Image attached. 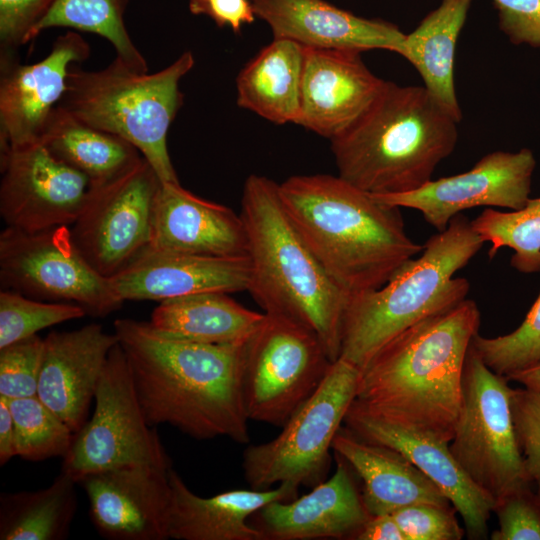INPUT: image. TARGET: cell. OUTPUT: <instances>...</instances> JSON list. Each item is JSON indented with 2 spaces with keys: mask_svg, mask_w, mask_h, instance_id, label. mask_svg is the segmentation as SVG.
Returning <instances> with one entry per match:
<instances>
[{
  "mask_svg": "<svg viewBox=\"0 0 540 540\" xmlns=\"http://www.w3.org/2000/svg\"><path fill=\"white\" fill-rule=\"evenodd\" d=\"M249 278L248 255L207 256L148 248L110 281L124 302H160L200 293L248 290Z\"/></svg>",
  "mask_w": 540,
  "mask_h": 540,
  "instance_id": "603a6c76",
  "label": "cell"
},
{
  "mask_svg": "<svg viewBox=\"0 0 540 540\" xmlns=\"http://www.w3.org/2000/svg\"><path fill=\"white\" fill-rule=\"evenodd\" d=\"M116 334L91 323L72 331H52L44 338L37 397L76 433L89 408Z\"/></svg>",
  "mask_w": 540,
  "mask_h": 540,
  "instance_id": "44dd1931",
  "label": "cell"
},
{
  "mask_svg": "<svg viewBox=\"0 0 540 540\" xmlns=\"http://www.w3.org/2000/svg\"><path fill=\"white\" fill-rule=\"evenodd\" d=\"M128 0H55L28 36L27 43L42 31L67 27L97 34L112 44L116 57L130 69L148 72L146 59L132 41L124 21Z\"/></svg>",
  "mask_w": 540,
  "mask_h": 540,
  "instance_id": "1f68e13d",
  "label": "cell"
},
{
  "mask_svg": "<svg viewBox=\"0 0 540 540\" xmlns=\"http://www.w3.org/2000/svg\"><path fill=\"white\" fill-rule=\"evenodd\" d=\"M354 540H406L392 514L371 516Z\"/></svg>",
  "mask_w": 540,
  "mask_h": 540,
  "instance_id": "ee69618b",
  "label": "cell"
},
{
  "mask_svg": "<svg viewBox=\"0 0 540 540\" xmlns=\"http://www.w3.org/2000/svg\"><path fill=\"white\" fill-rule=\"evenodd\" d=\"M18 457L29 461L65 458L75 433L37 396L7 399Z\"/></svg>",
  "mask_w": 540,
  "mask_h": 540,
  "instance_id": "836d02e7",
  "label": "cell"
},
{
  "mask_svg": "<svg viewBox=\"0 0 540 540\" xmlns=\"http://www.w3.org/2000/svg\"><path fill=\"white\" fill-rule=\"evenodd\" d=\"M472 0H442L407 34L402 57L418 71L431 96L460 122L454 83L455 51Z\"/></svg>",
  "mask_w": 540,
  "mask_h": 540,
  "instance_id": "f1b7e54d",
  "label": "cell"
},
{
  "mask_svg": "<svg viewBox=\"0 0 540 540\" xmlns=\"http://www.w3.org/2000/svg\"><path fill=\"white\" fill-rule=\"evenodd\" d=\"M471 224L482 240L490 243V259L507 247L514 252L510 260L513 268L527 274L540 272V197L530 198L519 210L486 208Z\"/></svg>",
  "mask_w": 540,
  "mask_h": 540,
  "instance_id": "d6a6232c",
  "label": "cell"
},
{
  "mask_svg": "<svg viewBox=\"0 0 540 540\" xmlns=\"http://www.w3.org/2000/svg\"><path fill=\"white\" fill-rule=\"evenodd\" d=\"M86 315L83 307L67 302L37 300L13 290L0 291V349L37 335L45 328Z\"/></svg>",
  "mask_w": 540,
  "mask_h": 540,
  "instance_id": "e575fe53",
  "label": "cell"
},
{
  "mask_svg": "<svg viewBox=\"0 0 540 540\" xmlns=\"http://www.w3.org/2000/svg\"><path fill=\"white\" fill-rule=\"evenodd\" d=\"M484 243L471 221L458 214L384 285L351 295L342 321L339 358L361 370L396 335L466 299L469 281L454 275Z\"/></svg>",
  "mask_w": 540,
  "mask_h": 540,
  "instance_id": "8992f818",
  "label": "cell"
},
{
  "mask_svg": "<svg viewBox=\"0 0 540 540\" xmlns=\"http://www.w3.org/2000/svg\"><path fill=\"white\" fill-rule=\"evenodd\" d=\"M77 482L61 471L46 488L0 496V540H63L77 511Z\"/></svg>",
  "mask_w": 540,
  "mask_h": 540,
  "instance_id": "4dcf8cb0",
  "label": "cell"
},
{
  "mask_svg": "<svg viewBox=\"0 0 540 540\" xmlns=\"http://www.w3.org/2000/svg\"><path fill=\"white\" fill-rule=\"evenodd\" d=\"M149 249L207 256H245L248 255V241L240 214L194 195L180 182H162Z\"/></svg>",
  "mask_w": 540,
  "mask_h": 540,
  "instance_id": "cb8c5ba5",
  "label": "cell"
},
{
  "mask_svg": "<svg viewBox=\"0 0 540 540\" xmlns=\"http://www.w3.org/2000/svg\"><path fill=\"white\" fill-rule=\"evenodd\" d=\"M304 54L299 43L274 38L239 72L238 106L278 125L297 124Z\"/></svg>",
  "mask_w": 540,
  "mask_h": 540,
  "instance_id": "83f0119b",
  "label": "cell"
},
{
  "mask_svg": "<svg viewBox=\"0 0 540 540\" xmlns=\"http://www.w3.org/2000/svg\"><path fill=\"white\" fill-rule=\"evenodd\" d=\"M17 456L13 416L6 398L0 396V465Z\"/></svg>",
  "mask_w": 540,
  "mask_h": 540,
  "instance_id": "f6af8a7d",
  "label": "cell"
},
{
  "mask_svg": "<svg viewBox=\"0 0 540 540\" xmlns=\"http://www.w3.org/2000/svg\"><path fill=\"white\" fill-rule=\"evenodd\" d=\"M499 527L492 540H540V494L533 484L521 486L495 500Z\"/></svg>",
  "mask_w": 540,
  "mask_h": 540,
  "instance_id": "74e56055",
  "label": "cell"
},
{
  "mask_svg": "<svg viewBox=\"0 0 540 540\" xmlns=\"http://www.w3.org/2000/svg\"><path fill=\"white\" fill-rule=\"evenodd\" d=\"M250 261L248 290L266 314L315 332L330 360L340 354L350 295L327 273L288 215L279 184L257 175L244 183L241 213Z\"/></svg>",
  "mask_w": 540,
  "mask_h": 540,
  "instance_id": "277c9868",
  "label": "cell"
},
{
  "mask_svg": "<svg viewBox=\"0 0 540 540\" xmlns=\"http://www.w3.org/2000/svg\"><path fill=\"white\" fill-rule=\"evenodd\" d=\"M171 466L134 465L82 477L96 531L108 540H167Z\"/></svg>",
  "mask_w": 540,
  "mask_h": 540,
  "instance_id": "2e32d148",
  "label": "cell"
},
{
  "mask_svg": "<svg viewBox=\"0 0 540 540\" xmlns=\"http://www.w3.org/2000/svg\"><path fill=\"white\" fill-rule=\"evenodd\" d=\"M40 142L59 160L101 182L137 162L141 153L128 141L87 125L59 107L52 113Z\"/></svg>",
  "mask_w": 540,
  "mask_h": 540,
  "instance_id": "f546056e",
  "label": "cell"
},
{
  "mask_svg": "<svg viewBox=\"0 0 540 540\" xmlns=\"http://www.w3.org/2000/svg\"><path fill=\"white\" fill-rule=\"evenodd\" d=\"M332 449L361 478L362 499L371 516L418 503L452 505L430 478L390 447L364 440L341 426Z\"/></svg>",
  "mask_w": 540,
  "mask_h": 540,
  "instance_id": "484cf974",
  "label": "cell"
},
{
  "mask_svg": "<svg viewBox=\"0 0 540 540\" xmlns=\"http://www.w3.org/2000/svg\"><path fill=\"white\" fill-rule=\"evenodd\" d=\"M44 351L38 335L0 349V396L17 399L37 396Z\"/></svg>",
  "mask_w": 540,
  "mask_h": 540,
  "instance_id": "8d00e7d4",
  "label": "cell"
},
{
  "mask_svg": "<svg viewBox=\"0 0 540 540\" xmlns=\"http://www.w3.org/2000/svg\"><path fill=\"white\" fill-rule=\"evenodd\" d=\"M511 412L526 473L540 494V390L512 388Z\"/></svg>",
  "mask_w": 540,
  "mask_h": 540,
  "instance_id": "f35d334b",
  "label": "cell"
},
{
  "mask_svg": "<svg viewBox=\"0 0 540 540\" xmlns=\"http://www.w3.org/2000/svg\"><path fill=\"white\" fill-rule=\"evenodd\" d=\"M471 345L492 371L505 377L540 362V293L514 331L492 338L478 333Z\"/></svg>",
  "mask_w": 540,
  "mask_h": 540,
  "instance_id": "d590c367",
  "label": "cell"
},
{
  "mask_svg": "<svg viewBox=\"0 0 540 540\" xmlns=\"http://www.w3.org/2000/svg\"><path fill=\"white\" fill-rule=\"evenodd\" d=\"M161 184L144 157L91 183L70 230L81 254L104 277L118 275L149 248Z\"/></svg>",
  "mask_w": 540,
  "mask_h": 540,
  "instance_id": "4fadbf2b",
  "label": "cell"
},
{
  "mask_svg": "<svg viewBox=\"0 0 540 540\" xmlns=\"http://www.w3.org/2000/svg\"><path fill=\"white\" fill-rule=\"evenodd\" d=\"M55 0H0L1 57L27 43L34 27L47 14Z\"/></svg>",
  "mask_w": 540,
  "mask_h": 540,
  "instance_id": "60d3db41",
  "label": "cell"
},
{
  "mask_svg": "<svg viewBox=\"0 0 540 540\" xmlns=\"http://www.w3.org/2000/svg\"><path fill=\"white\" fill-rule=\"evenodd\" d=\"M454 506L418 503L392 513L406 540H460L465 529L459 525Z\"/></svg>",
  "mask_w": 540,
  "mask_h": 540,
  "instance_id": "ab89813d",
  "label": "cell"
},
{
  "mask_svg": "<svg viewBox=\"0 0 540 540\" xmlns=\"http://www.w3.org/2000/svg\"><path fill=\"white\" fill-rule=\"evenodd\" d=\"M506 378L509 381L518 382L524 387L540 390V362L516 371Z\"/></svg>",
  "mask_w": 540,
  "mask_h": 540,
  "instance_id": "bcb514c9",
  "label": "cell"
},
{
  "mask_svg": "<svg viewBox=\"0 0 540 540\" xmlns=\"http://www.w3.org/2000/svg\"><path fill=\"white\" fill-rule=\"evenodd\" d=\"M480 322L476 302L464 299L408 327L361 369L355 400L388 421L449 443L466 355Z\"/></svg>",
  "mask_w": 540,
  "mask_h": 540,
  "instance_id": "7a4b0ae2",
  "label": "cell"
},
{
  "mask_svg": "<svg viewBox=\"0 0 540 540\" xmlns=\"http://www.w3.org/2000/svg\"><path fill=\"white\" fill-rule=\"evenodd\" d=\"M89 55L85 39L68 31L37 63L24 65L13 56L1 57L0 150L40 141L65 93L70 67Z\"/></svg>",
  "mask_w": 540,
  "mask_h": 540,
  "instance_id": "e0dca14e",
  "label": "cell"
},
{
  "mask_svg": "<svg viewBox=\"0 0 540 540\" xmlns=\"http://www.w3.org/2000/svg\"><path fill=\"white\" fill-rule=\"evenodd\" d=\"M385 82L360 51L305 47L297 124L331 141L368 110Z\"/></svg>",
  "mask_w": 540,
  "mask_h": 540,
  "instance_id": "d6986e66",
  "label": "cell"
},
{
  "mask_svg": "<svg viewBox=\"0 0 540 540\" xmlns=\"http://www.w3.org/2000/svg\"><path fill=\"white\" fill-rule=\"evenodd\" d=\"M360 373L338 358L274 439L244 450L242 468L251 488L265 490L281 483L313 488L324 481L333 439L356 398Z\"/></svg>",
  "mask_w": 540,
  "mask_h": 540,
  "instance_id": "ba28073f",
  "label": "cell"
},
{
  "mask_svg": "<svg viewBox=\"0 0 540 540\" xmlns=\"http://www.w3.org/2000/svg\"><path fill=\"white\" fill-rule=\"evenodd\" d=\"M94 402L93 414L75 433L61 471L78 482L118 467L171 466L157 431L146 420L119 343L108 355Z\"/></svg>",
  "mask_w": 540,
  "mask_h": 540,
  "instance_id": "7c38bea8",
  "label": "cell"
},
{
  "mask_svg": "<svg viewBox=\"0 0 540 540\" xmlns=\"http://www.w3.org/2000/svg\"><path fill=\"white\" fill-rule=\"evenodd\" d=\"M331 364L314 331L265 313L245 343L242 386L248 419L282 427L319 387Z\"/></svg>",
  "mask_w": 540,
  "mask_h": 540,
  "instance_id": "30bf717a",
  "label": "cell"
},
{
  "mask_svg": "<svg viewBox=\"0 0 540 540\" xmlns=\"http://www.w3.org/2000/svg\"><path fill=\"white\" fill-rule=\"evenodd\" d=\"M229 293L210 292L160 301L149 323L160 334L206 344L245 343L265 313L248 309Z\"/></svg>",
  "mask_w": 540,
  "mask_h": 540,
  "instance_id": "4316f807",
  "label": "cell"
},
{
  "mask_svg": "<svg viewBox=\"0 0 540 540\" xmlns=\"http://www.w3.org/2000/svg\"><path fill=\"white\" fill-rule=\"evenodd\" d=\"M509 380L492 371L470 346L461 405L449 449L467 476L494 500L527 484L512 412Z\"/></svg>",
  "mask_w": 540,
  "mask_h": 540,
  "instance_id": "9c48e42d",
  "label": "cell"
},
{
  "mask_svg": "<svg viewBox=\"0 0 540 540\" xmlns=\"http://www.w3.org/2000/svg\"><path fill=\"white\" fill-rule=\"evenodd\" d=\"M458 123L424 86L386 81L368 110L331 140L338 175L375 196L414 191L454 151Z\"/></svg>",
  "mask_w": 540,
  "mask_h": 540,
  "instance_id": "5b68a950",
  "label": "cell"
},
{
  "mask_svg": "<svg viewBox=\"0 0 540 540\" xmlns=\"http://www.w3.org/2000/svg\"><path fill=\"white\" fill-rule=\"evenodd\" d=\"M331 478L290 501H273L249 519L263 540L352 539L371 517L352 468L335 454Z\"/></svg>",
  "mask_w": 540,
  "mask_h": 540,
  "instance_id": "ffe728a7",
  "label": "cell"
},
{
  "mask_svg": "<svg viewBox=\"0 0 540 540\" xmlns=\"http://www.w3.org/2000/svg\"><path fill=\"white\" fill-rule=\"evenodd\" d=\"M189 9L192 14L206 15L219 27L228 26L234 32L256 17L250 0H189Z\"/></svg>",
  "mask_w": 540,
  "mask_h": 540,
  "instance_id": "7bdbcfd3",
  "label": "cell"
},
{
  "mask_svg": "<svg viewBox=\"0 0 540 540\" xmlns=\"http://www.w3.org/2000/svg\"><path fill=\"white\" fill-rule=\"evenodd\" d=\"M169 479L172 502L168 532L169 538L176 540H263L249 523L250 517L270 502L298 496V487L281 483L265 490L235 489L201 497L172 467Z\"/></svg>",
  "mask_w": 540,
  "mask_h": 540,
  "instance_id": "d4e9b609",
  "label": "cell"
},
{
  "mask_svg": "<svg viewBox=\"0 0 540 540\" xmlns=\"http://www.w3.org/2000/svg\"><path fill=\"white\" fill-rule=\"evenodd\" d=\"M535 168L536 159L529 148L494 151L469 171L430 180L414 191L374 196L387 204L419 211L429 225L441 232L455 216L470 208L524 207L530 199Z\"/></svg>",
  "mask_w": 540,
  "mask_h": 540,
  "instance_id": "9a60e30c",
  "label": "cell"
},
{
  "mask_svg": "<svg viewBox=\"0 0 540 540\" xmlns=\"http://www.w3.org/2000/svg\"><path fill=\"white\" fill-rule=\"evenodd\" d=\"M283 205L327 273L350 296L384 285L423 245L400 208L339 175H295L279 184Z\"/></svg>",
  "mask_w": 540,
  "mask_h": 540,
  "instance_id": "3957f363",
  "label": "cell"
},
{
  "mask_svg": "<svg viewBox=\"0 0 540 540\" xmlns=\"http://www.w3.org/2000/svg\"><path fill=\"white\" fill-rule=\"evenodd\" d=\"M0 285L37 300L77 304L96 317L124 303L110 278L81 254L69 226L39 231L6 226L0 234Z\"/></svg>",
  "mask_w": 540,
  "mask_h": 540,
  "instance_id": "8fae6325",
  "label": "cell"
},
{
  "mask_svg": "<svg viewBox=\"0 0 540 540\" xmlns=\"http://www.w3.org/2000/svg\"><path fill=\"white\" fill-rule=\"evenodd\" d=\"M0 170V215L24 231L70 227L91 185L40 141L0 150Z\"/></svg>",
  "mask_w": 540,
  "mask_h": 540,
  "instance_id": "5bb4252c",
  "label": "cell"
},
{
  "mask_svg": "<svg viewBox=\"0 0 540 540\" xmlns=\"http://www.w3.org/2000/svg\"><path fill=\"white\" fill-rule=\"evenodd\" d=\"M190 51L158 72H137L115 58L106 68L70 67L60 109L131 143L162 182L179 183L167 147L168 130L183 103L180 80L193 68Z\"/></svg>",
  "mask_w": 540,
  "mask_h": 540,
  "instance_id": "52a82bcc",
  "label": "cell"
},
{
  "mask_svg": "<svg viewBox=\"0 0 540 540\" xmlns=\"http://www.w3.org/2000/svg\"><path fill=\"white\" fill-rule=\"evenodd\" d=\"M136 393L150 426H172L196 440L249 441L243 398L245 343L170 338L149 322L114 321Z\"/></svg>",
  "mask_w": 540,
  "mask_h": 540,
  "instance_id": "6da1fadb",
  "label": "cell"
},
{
  "mask_svg": "<svg viewBox=\"0 0 540 540\" xmlns=\"http://www.w3.org/2000/svg\"><path fill=\"white\" fill-rule=\"evenodd\" d=\"M344 424L360 438L390 447L409 459L450 500L463 519L468 539H487L495 500L467 476L447 442L388 421L355 399L347 410Z\"/></svg>",
  "mask_w": 540,
  "mask_h": 540,
  "instance_id": "ac0fdd59",
  "label": "cell"
},
{
  "mask_svg": "<svg viewBox=\"0 0 540 540\" xmlns=\"http://www.w3.org/2000/svg\"><path fill=\"white\" fill-rule=\"evenodd\" d=\"M255 16L274 38L304 47L404 53V34L396 25L357 16L324 0H250Z\"/></svg>",
  "mask_w": 540,
  "mask_h": 540,
  "instance_id": "7402d4cb",
  "label": "cell"
},
{
  "mask_svg": "<svg viewBox=\"0 0 540 540\" xmlns=\"http://www.w3.org/2000/svg\"><path fill=\"white\" fill-rule=\"evenodd\" d=\"M499 28L514 45L540 48V0H492Z\"/></svg>",
  "mask_w": 540,
  "mask_h": 540,
  "instance_id": "b9f144b4",
  "label": "cell"
}]
</instances>
